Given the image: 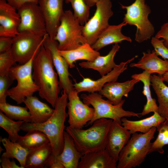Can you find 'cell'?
<instances>
[{
	"mask_svg": "<svg viewBox=\"0 0 168 168\" xmlns=\"http://www.w3.org/2000/svg\"><path fill=\"white\" fill-rule=\"evenodd\" d=\"M81 97L84 103L91 105L94 110L93 118L85 126L86 127L91 125L94 121L101 118L111 119L121 124V119L123 118L140 117V113L125 110L123 109L124 100H122L119 104L114 105L108 100L103 99L100 94L95 92L88 95L82 94Z\"/></svg>",
	"mask_w": 168,
	"mask_h": 168,
	"instance_id": "5b68a950",
	"label": "cell"
},
{
	"mask_svg": "<svg viewBox=\"0 0 168 168\" xmlns=\"http://www.w3.org/2000/svg\"><path fill=\"white\" fill-rule=\"evenodd\" d=\"M28 150L25 166L26 168H44L46 161L52 152L50 142Z\"/></svg>",
	"mask_w": 168,
	"mask_h": 168,
	"instance_id": "83f0119b",
	"label": "cell"
},
{
	"mask_svg": "<svg viewBox=\"0 0 168 168\" xmlns=\"http://www.w3.org/2000/svg\"><path fill=\"white\" fill-rule=\"evenodd\" d=\"M64 0L67 3L71 4L74 16L81 25H84L89 20L90 7L83 0Z\"/></svg>",
	"mask_w": 168,
	"mask_h": 168,
	"instance_id": "e575fe53",
	"label": "cell"
},
{
	"mask_svg": "<svg viewBox=\"0 0 168 168\" xmlns=\"http://www.w3.org/2000/svg\"><path fill=\"white\" fill-rule=\"evenodd\" d=\"M165 120L158 112H155L152 115L139 120H130L124 117L122 118L121 122V125L132 134L137 132L147 133L152 128L156 127Z\"/></svg>",
	"mask_w": 168,
	"mask_h": 168,
	"instance_id": "d4e9b609",
	"label": "cell"
},
{
	"mask_svg": "<svg viewBox=\"0 0 168 168\" xmlns=\"http://www.w3.org/2000/svg\"><path fill=\"white\" fill-rule=\"evenodd\" d=\"M163 40H160L153 37L151 43L156 54L161 56L164 60H168V48L164 44Z\"/></svg>",
	"mask_w": 168,
	"mask_h": 168,
	"instance_id": "74e56055",
	"label": "cell"
},
{
	"mask_svg": "<svg viewBox=\"0 0 168 168\" xmlns=\"http://www.w3.org/2000/svg\"><path fill=\"white\" fill-rule=\"evenodd\" d=\"M119 48L118 43H115L107 55H100L93 61L83 62L79 64L81 68L96 70L101 77L104 76L111 72L117 65L114 61V58Z\"/></svg>",
	"mask_w": 168,
	"mask_h": 168,
	"instance_id": "7402d4cb",
	"label": "cell"
},
{
	"mask_svg": "<svg viewBox=\"0 0 168 168\" xmlns=\"http://www.w3.org/2000/svg\"><path fill=\"white\" fill-rule=\"evenodd\" d=\"M13 38L0 36V53L8 51L11 49Z\"/></svg>",
	"mask_w": 168,
	"mask_h": 168,
	"instance_id": "60d3db41",
	"label": "cell"
},
{
	"mask_svg": "<svg viewBox=\"0 0 168 168\" xmlns=\"http://www.w3.org/2000/svg\"><path fill=\"white\" fill-rule=\"evenodd\" d=\"M96 5V9L93 16L84 25L82 30L83 36L91 46L110 25L109 20L113 14L110 0H100Z\"/></svg>",
	"mask_w": 168,
	"mask_h": 168,
	"instance_id": "9c48e42d",
	"label": "cell"
},
{
	"mask_svg": "<svg viewBox=\"0 0 168 168\" xmlns=\"http://www.w3.org/2000/svg\"><path fill=\"white\" fill-rule=\"evenodd\" d=\"M131 134L121 124L113 121L108 133L105 149L116 162L118 161L119 153Z\"/></svg>",
	"mask_w": 168,
	"mask_h": 168,
	"instance_id": "2e32d148",
	"label": "cell"
},
{
	"mask_svg": "<svg viewBox=\"0 0 168 168\" xmlns=\"http://www.w3.org/2000/svg\"><path fill=\"white\" fill-rule=\"evenodd\" d=\"M60 55L66 60L70 68L75 67L74 63L77 60L92 61L100 55V53L94 49L87 43L78 48L69 50H59Z\"/></svg>",
	"mask_w": 168,
	"mask_h": 168,
	"instance_id": "484cf974",
	"label": "cell"
},
{
	"mask_svg": "<svg viewBox=\"0 0 168 168\" xmlns=\"http://www.w3.org/2000/svg\"><path fill=\"white\" fill-rule=\"evenodd\" d=\"M54 66L50 51L42 44L33 61L32 78L40 88V97L54 108L59 97L60 87Z\"/></svg>",
	"mask_w": 168,
	"mask_h": 168,
	"instance_id": "6da1fadb",
	"label": "cell"
},
{
	"mask_svg": "<svg viewBox=\"0 0 168 168\" xmlns=\"http://www.w3.org/2000/svg\"><path fill=\"white\" fill-rule=\"evenodd\" d=\"M0 111V126L8 133V138L12 142H16L20 136L18 132L21 130V126L25 122L23 121H13Z\"/></svg>",
	"mask_w": 168,
	"mask_h": 168,
	"instance_id": "836d02e7",
	"label": "cell"
},
{
	"mask_svg": "<svg viewBox=\"0 0 168 168\" xmlns=\"http://www.w3.org/2000/svg\"><path fill=\"white\" fill-rule=\"evenodd\" d=\"M160 76L161 77L164 82L168 83V71L165 72Z\"/></svg>",
	"mask_w": 168,
	"mask_h": 168,
	"instance_id": "f6af8a7d",
	"label": "cell"
},
{
	"mask_svg": "<svg viewBox=\"0 0 168 168\" xmlns=\"http://www.w3.org/2000/svg\"><path fill=\"white\" fill-rule=\"evenodd\" d=\"M81 25L70 10L64 11L54 39L58 43L59 50L75 49L86 42Z\"/></svg>",
	"mask_w": 168,
	"mask_h": 168,
	"instance_id": "8992f818",
	"label": "cell"
},
{
	"mask_svg": "<svg viewBox=\"0 0 168 168\" xmlns=\"http://www.w3.org/2000/svg\"><path fill=\"white\" fill-rule=\"evenodd\" d=\"M151 74L146 71L139 74H135L131 76L132 78L139 80L143 83V90L142 93L147 99V102L144 105L140 115L145 116L151 112H158V106L156 100L152 97L150 89Z\"/></svg>",
	"mask_w": 168,
	"mask_h": 168,
	"instance_id": "f1b7e54d",
	"label": "cell"
},
{
	"mask_svg": "<svg viewBox=\"0 0 168 168\" xmlns=\"http://www.w3.org/2000/svg\"><path fill=\"white\" fill-rule=\"evenodd\" d=\"M155 37L158 39H162L164 45L168 48V22L161 26L160 30L156 35Z\"/></svg>",
	"mask_w": 168,
	"mask_h": 168,
	"instance_id": "ab89813d",
	"label": "cell"
},
{
	"mask_svg": "<svg viewBox=\"0 0 168 168\" xmlns=\"http://www.w3.org/2000/svg\"><path fill=\"white\" fill-rule=\"evenodd\" d=\"M1 161L2 168H23L16 165L14 160L10 161V158L7 157L1 156Z\"/></svg>",
	"mask_w": 168,
	"mask_h": 168,
	"instance_id": "7bdbcfd3",
	"label": "cell"
},
{
	"mask_svg": "<svg viewBox=\"0 0 168 168\" xmlns=\"http://www.w3.org/2000/svg\"><path fill=\"white\" fill-rule=\"evenodd\" d=\"M132 79L123 82L116 81L107 83L99 93L103 97L106 98L113 105H118L122 101L123 97H128L135 84L140 81L137 79Z\"/></svg>",
	"mask_w": 168,
	"mask_h": 168,
	"instance_id": "ac0fdd59",
	"label": "cell"
},
{
	"mask_svg": "<svg viewBox=\"0 0 168 168\" xmlns=\"http://www.w3.org/2000/svg\"><path fill=\"white\" fill-rule=\"evenodd\" d=\"M16 10L6 0H0V36L13 38L19 33L21 18Z\"/></svg>",
	"mask_w": 168,
	"mask_h": 168,
	"instance_id": "e0dca14e",
	"label": "cell"
},
{
	"mask_svg": "<svg viewBox=\"0 0 168 168\" xmlns=\"http://www.w3.org/2000/svg\"><path fill=\"white\" fill-rule=\"evenodd\" d=\"M156 127L146 133H135L121 151L117 168H131L139 166L145 161L154 138Z\"/></svg>",
	"mask_w": 168,
	"mask_h": 168,
	"instance_id": "277c9868",
	"label": "cell"
},
{
	"mask_svg": "<svg viewBox=\"0 0 168 168\" xmlns=\"http://www.w3.org/2000/svg\"><path fill=\"white\" fill-rule=\"evenodd\" d=\"M42 44L50 52L54 66L59 77L60 87L68 95L74 90L73 84L69 77L70 76L68 71L69 65L59 52L58 42L52 39L47 33L44 36Z\"/></svg>",
	"mask_w": 168,
	"mask_h": 168,
	"instance_id": "7c38bea8",
	"label": "cell"
},
{
	"mask_svg": "<svg viewBox=\"0 0 168 168\" xmlns=\"http://www.w3.org/2000/svg\"><path fill=\"white\" fill-rule=\"evenodd\" d=\"M158 135L156 140L151 142L148 154L156 152L163 154V147L168 145V119H166L156 127Z\"/></svg>",
	"mask_w": 168,
	"mask_h": 168,
	"instance_id": "d6a6232c",
	"label": "cell"
},
{
	"mask_svg": "<svg viewBox=\"0 0 168 168\" xmlns=\"http://www.w3.org/2000/svg\"><path fill=\"white\" fill-rule=\"evenodd\" d=\"M113 121L101 118L94 121L87 129L68 126L65 129L72 138L77 149L83 155L105 149L108 133Z\"/></svg>",
	"mask_w": 168,
	"mask_h": 168,
	"instance_id": "3957f363",
	"label": "cell"
},
{
	"mask_svg": "<svg viewBox=\"0 0 168 168\" xmlns=\"http://www.w3.org/2000/svg\"><path fill=\"white\" fill-rule=\"evenodd\" d=\"M37 53L26 63L12 66L9 71L8 76L13 81H17L16 86L9 90V96L18 104L23 103L27 97L32 96L39 90L32 73L33 61Z\"/></svg>",
	"mask_w": 168,
	"mask_h": 168,
	"instance_id": "52a82bcc",
	"label": "cell"
},
{
	"mask_svg": "<svg viewBox=\"0 0 168 168\" xmlns=\"http://www.w3.org/2000/svg\"><path fill=\"white\" fill-rule=\"evenodd\" d=\"M68 97V95L63 92L57 101L54 113L46 122L36 124L24 122L21 126V130L26 132L37 130L44 133L49 140L53 153L56 155L60 154L63 148L64 123L68 117L66 111Z\"/></svg>",
	"mask_w": 168,
	"mask_h": 168,
	"instance_id": "7a4b0ae2",
	"label": "cell"
},
{
	"mask_svg": "<svg viewBox=\"0 0 168 168\" xmlns=\"http://www.w3.org/2000/svg\"><path fill=\"white\" fill-rule=\"evenodd\" d=\"M0 110L11 119L31 122V115L26 107L13 105L7 103L0 104Z\"/></svg>",
	"mask_w": 168,
	"mask_h": 168,
	"instance_id": "1f68e13d",
	"label": "cell"
},
{
	"mask_svg": "<svg viewBox=\"0 0 168 168\" xmlns=\"http://www.w3.org/2000/svg\"><path fill=\"white\" fill-rule=\"evenodd\" d=\"M31 115L32 123H40L47 121L53 115L54 110L39 100L36 96L27 97L24 102Z\"/></svg>",
	"mask_w": 168,
	"mask_h": 168,
	"instance_id": "603a6c76",
	"label": "cell"
},
{
	"mask_svg": "<svg viewBox=\"0 0 168 168\" xmlns=\"http://www.w3.org/2000/svg\"><path fill=\"white\" fill-rule=\"evenodd\" d=\"M160 76L151 75V85L157 96L159 103L158 113L168 119V86Z\"/></svg>",
	"mask_w": 168,
	"mask_h": 168,
	"instance_id": "4316f807",
	"label": "cell"
},
{
	"mask_svg": "<svg viewBox=\"0 0 168 168\" xmlns=\"http://www.w3.org/2000/svg\"><path fill=\"white\" fill-rule=\"evenodd\" d=\"M1 142L6 150L2 156L12 159L15 158L19 161L21 166L25 168L28 150L22 147L17 142H12L8 138H2Z\"/></svg>",
	"mask_w": 168,
	"mask_h": 168,
	"instance_id": "f546056e",
	"label": "cell"
},
{
	"mask_svg": "<svg viewBox=\"0 0 168 168\" xmlns=\"http://www.w3.org/2000/svg\"><path fill=\"white\" fill-rule=\"evenodd\" d=\"M17 142L28 150L50 142L47 136L43 132L34 130L27 132L24 136H19Z\"/></svg>",
	"mask_w": 168,
	"mask_h": 168,
	"instance_id": "4dcf8cb0",
	"label": "cell"
},
{
	"mask_svg": "<svg viewBox=\"0 0 168 168\" xmlns=\"http://www.w3.org/2000/svg\"><path fill=\"white\" fill-rule=\"evenodd\" d=\"M64 0H39L38 4L44 17L47 33L52 39L55 36L64 11Z\"/></svg>",
	"mask_w": 168,
	"mask_h": 168,
	"instance_id": "9a60e30c",
	"label": "cell"
},
{
	"mask_svg": "<svg viewBox=\"0 0 168 168\" xmlns=\"http://www.w3.org/2000/svg\"><path fill=\"white\" fill-rule=\"evenodd\" d=\"M143 56L136 63H132L131 67H136L146 71L151 74L157 73L161 76L168 71V60L159 58L155 51L148 50L147 53L143 52Z\"/></svg>",
	"mask_w": 168,
	"mask_h": 168,
	"instance_id": "ffe728a7",
	"label": "cell"
},
{
	"mask_svg": "<svg viewBox=\"0 0 168 168\" xmlns=\"http://www.w3.org/2000/svg\"><path fill=\"white\" fill-rule=\"evenodd\" d=\"M78 93L74 89L68 94V122L69 126L81 129L92 119L94 110L80 100Z\"/></svg>",
	"mask_w": 168,
	"mask_h": 168,
	"instance_id": "4fadbf2b",
	"label": "cell"
},
{
	"mask_svg": "<svg viewBox=\"0 0 168 168\" xmlns=\"http://www.w3.org/2000/svg\"><path fill=\"white\" fill-rule=\"evenodd\" d=\"M117 164L105 149L82 156L77 168H117Z\"/></svg>",
	"mask_w": 168,
	"mask_h": 168,
	"instance_id": "d6986e66",
	"label": "cell"
},
{
	"mask_svg": "<svg viewBox=\"0 0 168 168\" xmlns=\"http://www.w3.org/2000/svg\"><path fill=\"white\" fill-rule=\"evenodd\" d=\"M137 57L136 56L126 62L120 63L110 72L96 80L89 78H84L82 81L73 84L74 89L78 93L85 91L90 93L100 92L106 83L116 82L120 74L127 69L128 64Z\"/></svg>",
	"mask_w": 168,
	"mask_h": 168,
	"instance_id": "5bb4252c",
	"label": "cell"
},
{
	"mask_svg": "<svg viewBox=\"0 0 168 168\" xmlns=\"http://www.w3.org/2000/svg\"><path fill=\"white\" fill-rule=\"evenodd\" d=\"M44 37L23 32L12 38L11 50L16 62L23 64L29 61L39 51Z\"/></svg>",
	"mask_w": 168,
	"mask_h": 168,
	"instance_id": "8fae6325",
	"label": "cell"
},
{
	"mask_svg": "<svg viewBox=\"0 0 168 168\" xmlns=\"http://www.w3.org/2000/svg\"><path fill=\"white\" fill-rule=\"evenodd\" d=\"M86 4L90 7L96 5V3L100 0H83Z\"/></svg>",
	"mask_w": 168,
	"mask_h": 168,
	"instance_id": "ee69618b",
	"label": "cell"
},
{
	"mask_svg": "<svg viewBox=\"0 0 168 168\" xmlns=\"http://www.w3.org/2000/svg\"><path fill=\"white\" fill-rule=\"evenodd\" d=\"M13 81L8 75L0 76V104L7 103L6 98L9 95L8 88Z\"/></svg>",
	"mask_w": 168,
	"mask_h": 168,
	"instance_id": "8d00e7d4",
	"label": "cell"
},
{
	"mask_svg": "<svg viewBox=\"0 0 168 168\" xmlns=\"http://www.w3.org/2000/svg\"><path fill=\"white\" fill-rule=\"evenodd\" d=\"M64 146L62 153L57 155L59 161L64 168H77L83 155L77 149L73 140L66 131L63 133Z\"/></svg>",
	"mask_w": 168,
	"mask_h": 168,
	"instance_id": "cb8c5ba5",
	"label": "cell"
},
{
	"mask_svg": "<svg viewBox=\"0 0 168 168\" xmlns=\"http://www.w3.org/2000/svg\"><path fill=\"white\" fill-rule=\"evenodd\" d=\"M7 2L18 10L22 5L27 3L38 4L39 0H6Z\"/></svg>",
	"mask_w": 168,
	"mask_h": 168,
	"instance_id": "b9f144b4",
	"label": "cell"
},
{
	"mask_svg": "<svg viewBox=\"0 0 168 168\" xmlns=\"http://www.w3.org/2000/svg\"><path fill=\"white\" fill-rule=\"evenodd\" d=\"M121 5L122 9L126 10L124 21L136 27L135 40L140 43L150 39L153 35L155 30L153 26L148 18L151 10L145 3V0H136L128 6Z\"/></svg>",
	"mask_w": 168,
	"mask_h": 168,
	"instance_id": "ba28073f",
	"label": "cell"
},
{
	"mask_svg": "<svg viewBox=\"0 0 168 168\" xmlns=\"http://www.w3.org/2000/svg\"><path fill=\"white\" fill-rule=\"evenodd\" d=\"M44 168H64L57 158V156L53 152L46 161Z\"/></svg>",
	"mask_w": 168,
	"mask_h": 168,
	"instance_id": "f35d334b",
	"label": "cell"
},
{
	"mask_svg": "<svg viewBox=\"0 0 168 168\" xmlns=\"http://www.w3.org/2000/svg\"><path fill=\"white\" fill-rule=\"evenodd\" d=\"M167 157H168V155L167 156Z\"/></svg>",
	"mask_w": 168,
	"mask_h": 168,
	"instance_id": "bcb514c9",
	"label": "cell"
},
{
	"mask_svg": "<svg viewBox=\"0 0 168 168\" xmlns=\"http://www.w3.org/2000/svg\"><path fill=\"white\" fill-rule=\"evenodd\" d=\"M17 11L21 18L18 33L26 32L41 37L47 33L44 19L38 4L25 3Z\"/></svg>",
	"mask_w": 168,
	"mask_h": 168,
	"instance_id": "30bf717a",
	"label": "cell"
},
{
	"mask_svg": "<svg viewBox=\"0 0 168 168\" xmlns=\"http://www.w3.org/2000/svg\"><path fill=\"white\" fill-rule=\"evenodd\" d=\"M16 62L11 49L0 53V76L8 75L10 69Z\"/></svg>",
	"mask_w": 168,
	"mask_h": 168,
	"instance_id": "d590c367",
	"label": "cell"
},
{
	"mask_svg": "<svg viewBox=\"0 0 168 168\" xmlns=\"http://www.w3.org/2000/svg\"><path fill=\"white\" fill-rule=\"evenodd\" d=\"M127 24L123 21L118 25H109L101 33L95 43L91 46L92 48L98 51L107 45L121 43L124 40L131 42L130 37L124 35L121 32L122 27Z\"/></svg>",
	"mask_w": 168,
	"mask_h": 168,
	"instance_id": "44dd1931",
	"label": "cell"
}]
</instances>
